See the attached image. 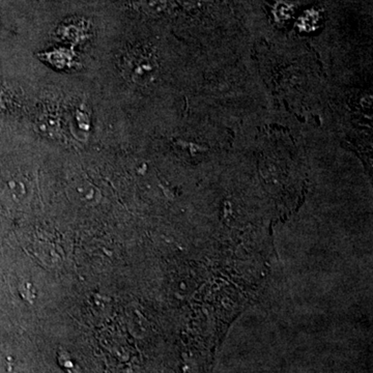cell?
I'll return each mask as SVG.
<instances>
[{
    "instance_id": "6da1fadb",
    "label": "cell",
    "mask_w": 373,
    "mask_h": 373,
    "mask_svg": "<svg viewBox=\"0 0 373 373\" xmlns=\"http://www.w3.org/2000/svg\"><path fill=\"white\" fill-rule=\"evenodd\" d=\"M152 64L146 55L132 51L128 53L124 58L122 67L124 72L130 77V79L136 83H142L150 71L152 70Z\"/></svg>"
}]
</instances>
